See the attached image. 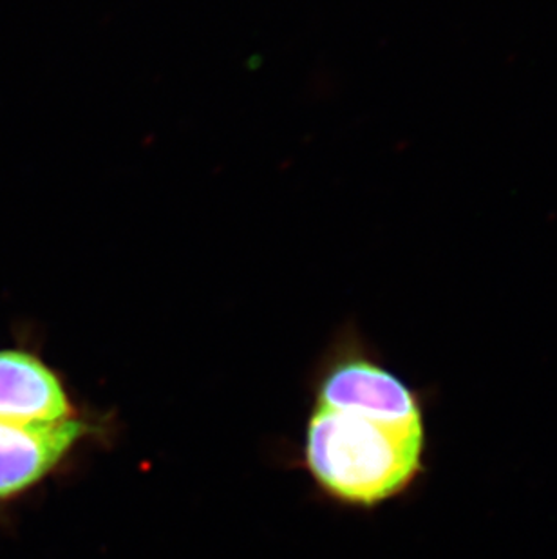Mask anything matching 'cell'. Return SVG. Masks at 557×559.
<instances>
[{
  "label": "cell",
  "instance_id": "cell-1",
  "mask_svg": "<svg viewBox=\"0 0 557 559\" xmlns=\"http://www.w3.org/2000/svg\"><path fill=\"white\" fill-rule=\"evenodd\" d=\"M426 426L377 423L319 407L308 431V464L342 500L375 506L407 491L424 473Z\"/></svg>",
  "mask_w": 557,
  "mask_h": 559
},
{
  "label": "cell",
  "instance_id": "cell-2",
  "mask_svg": "<svg viewBox=\"0 0 557 559\" xmlns=\"http://www.w3.org/2000/svg\"><path fill=\"white\" fill-rule=\"evenodd\" d=\"M321 407L377 423L424 424L422 399L396 374L366 357H349L322 385Z\"/></svg>",
  "mask_w": 557,
  "mask_h": 559
},
{
  "label": "cell",
  "instance_id": "cell-3",
  "mask_svg": "<svg viewBox=\"0 0 557 559\" xmlns=\"http://www.w3.org/2000/svg\"><path fill=\"white\" fill-rule=\"evenodd\" d=\"M84 431L73 417L55 424L0 423V498L40 480Z\"/></svg>",
  "mask_w": 557,
  "mask_h": 559
},
{
  "label": "cell",
  "instance_id": "cell-4",
  "mask_svg": "<svg viewBox=\"0 0 557 559\" xmlns=\"http://www.w3.org/2000/svg\"><path fill=\"white\" fill-rule=\"evenodd\" d=\"M71 418L51 371L24 352H0V423L55 424Z\"/></svg>",
  "mask_w": 557,
  "mask_h": 559
}]
</instances>
